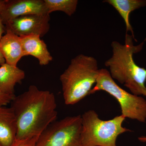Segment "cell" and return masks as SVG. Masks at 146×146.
<instances>
[{
    "instance_id": "1",
    "label": "cell",
    "mask_w": 146,
    "mask_h": 146,
    "mask_svg": "<svg viewBox=\"0 0 146 146\" xmlns=\"http://www.w3.org/2000/svg\"><path fill=\"white\" fill-rule=\"evenodd\" d=\"M11 108L16 118L17 131L14 144L37 141L45 130L55 121L58 112L53 93L31 85L15 96Z\"/></svg>"
},
{
    "instance_id": "2",
    "label": "cell",
    "mask_w": 146,
    "mask_h": 146,
    "mask_svg": "<svg viewBox=\"0 0 146 146\" xmlns=\"http://www.w3.org/2000/svg\"><path fill=\"white\" fill-rule=\"evenodd\" d=\"M133 39L131 35L127 33L124 44L113 41L111 44L112 56L104 64L109 68L113 79L124 85L131 94L140 96L146 90V69L135 63L133 55L141 51L146 39L137 46L133 45Z\"/></svg>"
},
{
    "instance_id": "3",
    "label": "cell",
    "mask_w": 146,
    "mask_h": 146,
    "mask_svg": "<svg viewBox=\"0 0 146 146\" xmlns=\"http://www.w3.org/2000/svg\"><path fill=\"white\" fill-rule=\"evenodd\" d=\"M99 70L93 56L80 54L72 58L60 77L65 104H76L90 95Z\"/></svg>"
},
{
    "instance_id": "4",
    "label": "cell",
    "mask_w": 146,
    "mask_h": 146,
    "mask_svg": "<svg viewBox=\"0 0 146 146\" xmlns=\"http://www.w3.org/2000/svg\"><path fill=\"white\" fill-rule=\"evenodd\" d=\"M125 118L121 115L112 119H100L94 110H89L81 116V140L83 146H116L120 134L131 131L123 127Z\"/></svg>"
},
{
    "instance_id": "5",
    "label": "cell",
    "mask_w": 146,
    "mask_h": 146,
    "mask_svg": "<svg viewBox=\"0 0 146 146\" xmlns=\"http://www.w3.org/2000/svg\"><path fill=\"white\" fill-rule=\"evenodd\" d=\"M100 91H105L116 99L120 105L121 115L125 118L145 122L146 100L121 88L112 78L109 71L106 69H100L96 82L90 95Z\"/></svg>"
},
{
    "instance_id": "6",
    "label": "cell",
    "mask_w": 146,
    "mask_h": 146,
    "mask_svg": "<svg viewBox=\"0 0 146 146\" xmlns=\"http://www.w3.org/2000/svg\"><path fill=\"white\" fill-rule=\"evenodd\" d=\"M81 129L80 115L55 121L41 134L35 146H83Z\"/></svg>"
},
{
    "instance_id": "7",
    "label": "cell",
    "mask_w": 146,
    "mask_h": 146,
    "mask_svg": "<svg viewBox=\"0 0 146 146\" xmlns=\"http://www.w3.org/2000/svg\"><path fill=\"white\" fill-rule=\"evenodd\" d=\"M50 19V14H31L15 18L5 26V30L19 36L36 35L42 37L49 31Z\"/></svg>"
},
{
    "instance_id": "8",
    "label": "cell",
    "mask_w": 146,
    "mask_h": 146,
    "mask_svg": "<svg viewBox=\"0 0 146 146\" xmlns=\"http://www.w3.org/2000/svg\"><path fill=\"white\" fill-rule=\"evenodd\" d=\"M49 14L44 0H5L1 11L3 25L21 16Z\"/></svg>"
},
{
    "instance_id": "9",
    "label": "cell",
    "mask_w": 146,
    "mask_h": 146,
    "mask_svg": "<svg viewBox=\"0 0 146 146\" xmlns=\"http://www.w3.org/2000/svg\"><path fill=\"white\" fill-rule=\"evenodd\" d=\"M22 42L24 56H32L41 65H48L53 59L47 45L41 37L36 35L20 36Z\"/></svg>"
},
{
    "instance_id": "10",
    "label": "cell",
    "mask_w": 146,
    "mask_h": 146,
    "mask_svg": "<svg viewBox=\"0 0 146 146\" xmlns=\"http://www.w3.org/2000/svg\"><path fill=\"white\" fill-rule=\"evenodd\" d=\"M0 50L5 63L13 67H17L18 62L24 56L21 37L9 30H6L0 40Z\"/></svg>"
},
{
    "instance_id": "11",
    "label": "cell",
    "mask_w": 146,
    "mask_h": 146,
    "mask_svg": "<svg viewBox=\"0 0 146 146\" xmlns=\"http://www.w3.org/2000/svg\"><path fill=\"white\" fill-rule=\"evenodd\" d=\"M16 118L11 107L0 106V143L2 146H12L16 139Z\"/></svg>"
},
{
    "instance_id": "12",
    "label": "cell",
    "mask_w": 146,
    "mask_h": 146,
    "mask_svg": "<svg viewBox=\"0 0 146 146\" xmlns=\"http://www.w3.org/2000/svg\"><path fill=\"white\" fill-rule=\"evenodd\" d=\"M25 74L17 67L5 63L0 67V91L5 94L14 95V87L25 78Z\"/></svg>"
},
{
    "instance_id": "13",
    "label": "cell",
    "mask_w": 146,
    "mask_h": 146,
    "mask_svg": "<svg viewBox=\"0 0 146 146\" xmlns=\"http://www.w3.org/2000/svg\"><path fill=\"white\" fill-rule=\"evenodd\" d=\"M103 2L112 5L118 11L125 23L126 34L128 32H130L133 39L136 42L129 21V16L134 10L146 6V0H105Z\"/></svg>"
},
{
    "instance_id": "14",
    "label": "cell",
    "mask_w": 146,
    "mask_h": 146,
    "mask_svg": "<svg viewBox=\"0 0 146 146\" xmlns=\"http://www.w3.org/2000/svg\"><path fill=\"white\" fill-rule=\"evenodd\" d=\"M49 14L54 11L64 12L72 16L76 12L78 4V0H44Z\"/></svg>"
},
{
    "instance_id": "15",
    "label": "cell",
    "mask_w": 146,
    "mask_h": 146,
    "mask_svg": "<svg viewBox=\"0 0 146 146\" xmlns=\"http://www.w3.org/2000/svg\"><path fill=\"white\" fill-rule=\"evenodd\" d=\"M15 96V95L5 94L0 91V106H4L11 103Z\"/></svg>"
},
{
    "instance_id": "16",
    "label": "cell",
    "mask_w": 146,
    "mask_h": 146,
    "mask_svg": "<svg viewBox=\"0 0 146 146\" xmlns=\"http://www.w3.org/2000/svg\"><path fill=\"white\" fill-rule=\"evenodd\" d=\"M36 142L34 141H26L18 144H13L12 146H35Z\"/></svg>"
},
{
    "instance_id": "17",
    "label": "cell",
    "mask_w": 146,
    "mask_h": 146,
    "mask_svg": "<svg viewBox=\"0 0 146 146\" xmlns=\"http://www.w3.org/2000/svg\"><path fill=\"white\" fill-rule=\"evenodd\" d=\"M1 11L0 10V40L2 37L3 35L6 32L5 28L4 25L3 24L1 16Z\"/></svg>"
},
{
    "instance_id": "18",
    "label": "cell",
    "mask_w": 146,
    "mask_h": 146,
    "mask_svg": "<svg viewBox=\"0 0 146 146\" xmlns=\"http://www.w3.org/2000/svg\"><path fill=\"white\" fill-rule=\"evenodd\" d=\"M5 63V60L0 50V65H1Z\"/></svg>"
},
{
    "instance_id": "19",
    "label": "cell",
    "mask_w": 146,
    "mask_h": 146,
    "mask_svg": "<svg viewBox=\"0 0 146 146\" xmlns=\"http://www.w3.org/2000/svg\"><path fill=\"white\" fill-rule=\"evenodd\" d=\"M138 140L141 142L145 143V142H146V136H141V137H139V138H138Z\"/></svg>"
},
{
    "instance_id": "20",
    "label": "cell",
    "mask_w": 146,
    "mask_h": 146,
    "mask_svg": "<svg viewBox=\"0 0 146 146\" xmlns=\"http://www.w3.org/2000/svg\"><path fill=\"white\" fill-rule=\"evenodd\" d=\"M5 1H3V0H0V10H1V9L2 8L3 5Z\"/></svg>"
},
{
    "instance_id": "21",
    "label": "cell",
    "mask_w": 146,
    "mask_h": 146,
    "mask_svg": "<svg viewBox=\"0 0 146 146\" xmlns=\"http://www.w3.org/2000/svg\"><path fill=\"white\" fill-rule=\"evenodd\" d=\"M142 95H143V96H145L146 97V90H144V91H143Z\"/></svg>"
},
{
    "instance_id": "22",
    "label": "cell",
    "mask_w": 146,
    "mask_h": 146,
    "mask_svg": "<svg viewBox=\"0 0 146 146\" xmlns=\"http://www.w3.org/2000/svg\"><path fill=\"white\" fill-rule=\"evenodd\" d=\"M0 146H2L1 145V143H0Z\"/></svg>"
}]
</instances>
